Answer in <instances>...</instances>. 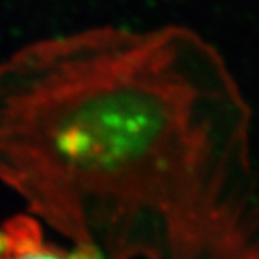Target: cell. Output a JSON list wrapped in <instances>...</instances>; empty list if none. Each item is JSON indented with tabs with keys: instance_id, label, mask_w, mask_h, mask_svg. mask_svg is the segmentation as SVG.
Listing matches in <instances>:
<instances>
[{
	"instance_id": "6da1fadb",
	"label": "cell",
	"mask_w": 259,
	"mask_h": 259,
	"mask_svg": "<svg viewBox=\"0 0 259 259\" xmlns=\"http://www.w3.org/2000/svg\"><path fill=\"white\" fill-rule=\"evenodd\" d=\"M0 183L97 259H259L252 110L189 29H90L2 61Z\"/></svg>"
},
{
	"instance_id": "7a4b0ae2",
	"label": "cell",
	"mask_w": 259,
	"mask_h": 259,
	"mask_svg": "<svg viewBox=\"0 0 259 259\" xmlns=\"http://www.w3.org/2000/svg\"><path fill=\"white\" fill-rule=\"evenodd\" d=\"M0 259H97L85 250L49 242L44 223L30 213H18L0 223Z\"/></svg>"
}]
</instances>
